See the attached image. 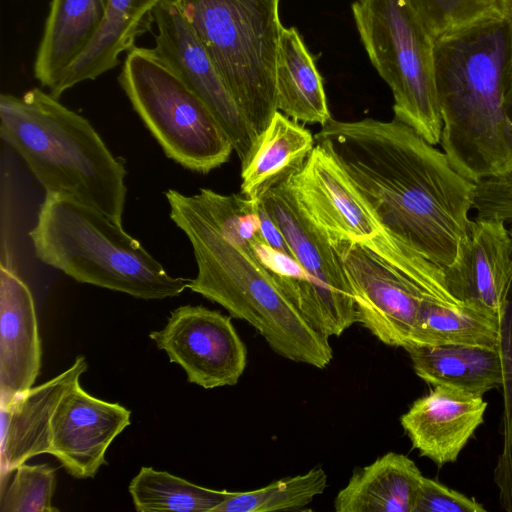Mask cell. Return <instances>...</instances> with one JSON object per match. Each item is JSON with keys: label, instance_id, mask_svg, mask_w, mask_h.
<instances>
[{"label": "cell", "instance_id": "cell-1", "mask_svg": "<svg viewBox=\"0 0 512 512\" xmlns=\"http://www.w3.org/2000/svg\"><path fill=\"white\" fill-rule=\"evenodd\" d=\"M389 235L442 267L451 266L468 237L476 183L444 152L393 119L331 118L318 133Z\"/></svg>", "mask_w": 512, "mask_h": 512}, {"label": "cell", "instance_id": "cell-2", "mask_svg": "<svg viewBox=\"0 0 512 512\" xmlns=\"http://www.w3.org/2000/svg\"><path fill=\"white\" fill-rule=\"evenodd\" d=\"M512 49L509 19H487L434 39L440 144L468 180L512 172V119L505 85Z\"/></svg>", "mask_w": 512, "mask_h": 512}, {"label": "cell", "instance_id": "cell-3", "mask_svg": "<svg viewBox=\"0 0 512 512\" xmlns=\"http://www.w3.org/2000/svg\"><path fill=\"white\" fill-rule=\"evenodd\" d=\"M170 217L188 237L198 272L188 288L253 326L279 356L326 368L333 359L328 338L314 330L256 254L251 239L221 234L196 195L165 193Z\"/></svg>", "mask_w": 512, "mask_h": 512}, {"label": "cell", "instance_id": "cell-4", "mask_svg": "<svg viewBox=\"0 0 512 512\" xmlns=\"http://www.w3.org/2000/svg\"><path fill=\"white\" fill-rule=\"evenodd\" d=\"M0 136L45 188L122 225L127 171L91 123L39 88L0 96Z\"/></svg>", "mask_w": 512, "mask_h": 512}, {"label": "cell", "instance_id": "cell-5", "mask_svg": "<svg viewBox=\"0 0 512 512\" xmlns=\"http://www.w3.org/2000/svg\"><path fill=\"white\" fill-rule=\"evenodd\" d=\"M29 236L42 262L80 283L145 300L188 288L190 279L168 274L121 224L68 196L46 193Z\"/></svg>", "mask_w": 512, "mask_h": 512}, {"label": "cell", "instance_id": "cell-6", "mask_svg": "<svg viewBox=\"0 0 512 512\" xmlns=\"http://www.w3.org/2000/svg\"><path fill=\"white\" fill-rule=\"evenodd\" d=\"M279 1L177 0L258 137L278 111Z\"/></svg>", "mask_w": 512, "mask_h": 512}, {"label": "cell", "instance_id": "cell-7", "mask_svg": "<svg viewBox=\"0 0 512 512\" xmlns=\"http://www.w3.org/2000/svg\"><path fill=\"white\" fill-rule=\"evenodd\" d=\"M330 242L351 287L357 323L388 346H412L424 301H459L442 267L384 230L366 240Z\"/></svg>", "mask_w": 512, "mask_h": 512}, {"label": "cell", "instance_id": "cell-8", "mask_svg": "<svg viewBox=\"0 0 512 512\" xmlns=\"http://www.w3.org/2000/svg\"><path fill=\"white\" fill-rule=\"evenodd\" d=\"M352 13L372 65L391 88L394 119L439 144L434 38L411 0H355Z\"/></svg>", "mask_w": 512, "mask_h": 512}, {"label": "cell", "instance_id": "cell-9", "mask_svg": "<svg viewBox=\"0 0 512 512\" xmlns=\"http://www.w3.org/2000/svg\"><path fill=\"white\" fill-rule=\"evenodd\" d=\"M118 80L167 157L204 174L229 160L234 148L223 127L154 49L128 51Z\"/></svg>", "mask_w": 512, "mask_h": 512}, {"label": "cell", "instance_id": "cell-10", "mask_svg": "<svg viewBox=\"0 0 512 512\" xmlns=\"http://www.w3.org/2000/svg\"><path fill=\"white\" fill-rule=\"evenodd\" d=\"M260 200L308 279L295 307L322 336L328 339L340 336L357 323V312L337 251L305 213L288 180L269 190Z\"/></svg>", "mask_w": 512, "mask_h": 512}, {"label": "cell", "instance_id": "cell-11", "mask_svg": "<svg viewBox=\"0 0 512 512\" xmlns=\"http://www.w3.org/2000/svg\"><path fill=\"white\" fill-rule=\"evenodd\" d=\"M156 54L210 109L244 166L259 141L177 0H161L154 11Z\"/></svg>", "mask_w": 512, "mask_h": 512}, {"label": "cell", "instance_id": "cell-12", "mask_svg": "<svg viewBox=\"0 0 512 512\" xmlns=\"http://www.w3.org/2000/svg\"><path fill=\"white\" fill-rule=\"evenodd\" d=\"M149 337L181 366L188 382L205 389L237 384L246 368L247 349L231 318L201 305L174 309Z\"/></svg>", "mask_w": 512, "mask_h": 512}, {"label": "cell", "instance_id": "cell-13", "mask_svg": "<svg viewBox=\"0 0 512 512\" xmlns=\"http://www.w3.org/2000/svg\"><path fill=\"white\" fill-rule=\"evenodd\" d=\"M130 418L129 409L90 395L78 382L62 396L52 416L49 454L71 476L93 478Z\"/></svg>", "mask_w": 512, "mask_h": 512}, {"label": "cell", "instance_id": "cell-14", "mask_svg": "<svg viewBox=\"0 0 512 512\" xmlns=\"http://www.w3.org/2000/svg\"><path fill=\"white\" fill-rule=\"evenodd\" d=\"M288 182L305 213L329 240L369 239L382 229L343 168L315 144Z\"/></svg>", "mask_w": 512, "mask_h": 512}, {"label": "cell", "instance_id": "cell-15", "mask_svg": "<svg viewBox=\"0 0 512 512\" xmlns=\"http://www.w3.org/2000/svg\"><path fill=\"white\" fill-rule=\"evenodd\" d=\"M444 272L455 298L500 316L512 283V236L506 223L472 220L455 262Z\"/></svg>", "mask_w": 512, "mask_h": 512}, {"label": "cell", "instance_id": "cell-16", "mask_svg": "<svg viewBox=\"0 0 512 512\" xmlns=\"http://www.w3.org/2000/svg\"><path fill=\"white\" fill-rule=\"evenodd\" d=\"M487 402L448 386H434L413 402L400 418L414 449L443 466L458 459L476 429L483 423Z\"/></svg>", "mask_w": 512, "mask_h": 512}, {"label": "cell", "instance_id": "cell-17", "mask_svg": "<svg viewBox=\"0 0 512 512\" xmlns=\"http://www.w3.org/2000/svg\"><path fill=\"white\" fill-rule=\"evenodd\" d=\"M88 368L84 356L62 373L0 405L1 487L15 469L30 458L49 453L51 419L62 396Z\"/></svg>", "mask_w": 512, "mask_h": 512}, {"label": "cell", "instance_id": "cell-18", "mask_svg": "<svg viewBox=\"0 0 512 512\" xmlns=\"http://www.w3.org/2000/svg\"><path fill=\"white\" fill-rule=\"evenodd\" d=\"M41 339L28 286L0 265V405L31 389L40 373Z\"/></svg>", "mask_w": 512, "mask_h": 512}, {"label": "cell", "instance_id": "cell-19", "mask_svg": "<svg viewBox=\"0 0 512 512\" xmlns=\"http://www.w3.org/2000/svg\"><path fill=\"white\" fill-rule=\"evenodd\" d=\"M161 0H107L103 22L87 49L67 69L50 91L59 98L66 90L94 80L115 68L119 56L135 47L136 39L150 30Z\"/></svg>", "mask_w": 512, "mask_h": 512}, {"label": "cell", "instance_id": "cell-20", "mask_svg": "<svg viewBox=\"0 0 512 512\" xmlns=\"http://www.w3.org/2000/svg\"><path fill=\"white\" fill-rule=\"evenodd\" d=\"M107 0H51L34 74L52 91L99 30Z\"/></svg>", "mask_w": 512, "mask_h": 512}, {"label": "cell", "instance_id": "cell-21", "mask_svg": "<svg viewBox=\"0 0 512 512\" xmlns=\"http://www.w3.org/2000/svg\"><path fill=\"white\" fill-rule=\"evenodd\" d=\"M423 475L404 454L388 452L353 473L334 500L337 512H414Z\"/></svg>", "mask_w": 512, "mask_h": 512}, {"label": "cell", "instance_id": "cell-22", "mask_svg": "<svg viewBox=\"0 0 512 512\" xmlns=\"http://www.w3.org/2000/svg\"><path fill=\"white\" fill-rule=\"evenodd\" d=\"M315 146L311 132L277 111L248 162L241 167L240 193L260 200L269 190L287 181L305 164Z\"/></svg>", "mask_w": 512, "mask_h": 512}, {"label": "cell", "instance_id": "cell-23", "mask_svg": "<svg viewBox=\"0 0 512 512\" xmlns=\"http://www.w3.org/2000/svg\"><path fill=\"white\" fill-rule=\"evenodd\" d=\"M416 375L434 386L477 396L501 387L499 349L471 345H422L406 349Z\"/></svg>", "mask_w": 512, "mask_h": 512}, {"label": "cell", "instance_id": "cell-24", "mask_svg": "<svg viewBox=\"0 0 512 512\" xmlns=\"http://www.w3.org/2000/svg\"><path fill=\"white\" fill-rule=\"evenodd\" d=\"M277 110L301 123L329 121L322 77L300 34L294 27L281 29L276 60Z\"/></svg>", "mask_w": 512, "mask_h": 512}, {"label": "cell", "instance_id": "cell-25", "mask_svg": "<svg viewBox=\"0 0 512 512\" xmlns=\"http://www.w3.org/2000/svg\"><path fill=\"white\" fill-rule=\"evenodd\" d=\"M500 316L460 301L423 302L412 346L471 345L499 349Z\"/></svg>", "mask_w": 512, "mask_h": 512}, {"label": "cell", "instance_id": "cell-26", "mask_svg": "<svg viewBox=\"0 0 512 512\" xmlns=\"http://www.w3.org/2000/svg\"><path fill=\"white\" fill-rule=\"evenodd\" d=\"M128 491L138 512H213L230 494L144 466L131 480Z\"/></svg>", "mask_w": 512, "mask_h": 512}, {"label": "cell", "instance_id": "cell-27", "mask_svg": "<svg viewBox=\"0 0 512 512\" xmlns=\"http://www.w3.org/2000/svg\"><path fill=\"white\" fill-rule=\"evenodd\" d=\"M327 487V474L315 467L304 474L287 477L257 490L230 492L213 512L301 511Z\"/></svg>", "mask_w": 512, "mask_h": 512}, {"label": "cell", "instance_id": "cell-28", "mask_svg": "<svg viewBox=\"0 0 512 512\" xmlns=\"http://www.w3.org/2000/svg\"><path fill=\"white\" fill-rule=\"evenodd\" d=\"M499 353L502 366V450L494 470L503 510L512 512V283L500 314Z\"/></svg>", "mask_w": 512, "mask_h": 512}, {"label": "cell", "instance_id": "cell-29", "mask_svg": "<svg viewBox=\"0 0 512 512\" xmlns=\"http://www.w3.org/2000/svg\"><path fill=\"white\" fill-rule=\"evenodd\" d=\"M411 2L434 39L487 19L507 17L504 0H411Z\"/></svg>", "mask_w": 512, "mask_h": 512}, {"label": "cell", "instance_id": "cell-30", "mask_svg": "<svg viewBox=\"0 0 512 512\" xmlns=\"http://www.w3.org/2000/svg\"><path fill=\"white\" fill-rule=\"evenodd\" d=\"M56 471L50 465L21 464L11 483L1 489V512H57L52 505Z\"/></svg>", "mask_w": 512, "mask_h": 512}, {"label": "cell", "instance_id": "cell-31", "mask_svg": "<svg viewBox=\"0 0 512 512\" xmlns=\"http://www.w3.org/2000/svg\"><path fill=\"white\" fill-rule=\"evenodd\" d=\"M473 209L476 218H494L512 224V172L476 183Z\"/></svg>", "mask_w": 512, "mask_h": 512}, {"label": "cell", "instance_id": "cell-32", "mask_svg": "<svg viewBox=\"0 0 512 512\" xmlns=\"http://www.w3.org/2000/svg\"><path fill=\"white\" fill-rule=\"evenodd\" d=\"M475 499L423 477L414 512H485Z\"/></svg>", "mask_w": 512, "mask_h": 512}, {"label": "cell", "instance_id": "cell-33", "mask_svg": "<svg viewBox=\"0 0 512 512\" xmlns=\"http://www.w3.org/2000/svg\"><path fill=\"white\" fill-rule=\"evenodd\" d=\"M257 213L260 238L275 251L295 258L282 232L265 210L261 200L257 203Z\"/></svg>", "mask_w": 512, "mask_h": 512}, {"label": "cell", "instance_id": "cell-34", "mask_svg": "<svg viewBox=\"0 0 512 512\" xmlns=\"http://www.w3.org/2000/svg\"><path fill=\"white\" fill-rule=\"evenodd\" d=\"M506 11L508 13V10L512 8V0H504Z\"/></svg>", "mask_w": 512, "mask_h": 512}, {"label": "cell", "instance_id": "cell-35", "mask_svg": "<svg viewBox=\"0 0 512 512\" xmlns=\"http://www.w3.org/2000/svg\"><path fill=\"white\" fill-rule=\"evenodd\" d=\"M507 18L509 19L511 29H512V8L508 10Z\"/></svg>", "mask_w": 512, "mask_h": 512}, {"label": "cell", "instance_id": "cell-36", "mask_svg": "<svg viewBox=\"0 0 512 512\" xmlns=\"http://www.w3.org/2000/svg\"><path fill=\"white\" fill-rule=\"evenodd\" d=\"M510 118L512 119V108H507Z\"/></svg>", "mask_w": 512, "mask_h": 512}, {"label": "cell", "instance_id": "cell-37", "mask_svg": "<svg viewBox=\"0 0 512 512\" xmlns=\"http://www.w3.org/2000/svg\"><path fill=\"white\" fill-rule=\"evenodd\" d=\"M510 233H511V236H512V226H511V229H510Z\"/></svg>", "mask_w": 512, "mask_h": 512}]
</instances>
